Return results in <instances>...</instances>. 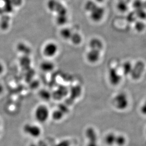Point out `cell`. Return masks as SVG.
Wrapping results in <instances>:
<instances>
[{
  "instance_id": "f546056e",
  "label": "cell",
  "mask_w": 146,
  "mask_h": 146,
  "mask_svg": "<svg viewBox=\"0 0 146 146\" xmlns=\"http://www.w3.org/2000/svg\"><path fill=\"white\" fill-rule=\"evenodd\" d=\"M38 146H47V144L43 141H40L38 143H37Z\"/></svg>"
},
{
  "instance_id": "277c9868",
  "label": "cell",
  "mask_w": 146,
  "mask_h": 146,
  "mask_svg": "<svg viewBox=\"0 0 146 146\" xmlns=\"http://www.w3.org/2000/svg\"><path fill=\"white\" fill-rule=\"evenodd\" d=\"M22 130L24 133L32 138H37L41 135V129L35 124L27 123L24 125Z\"/></svg>"
},
{
  "instance_id": "d6986e66",
  "label": "cell",
  "mask_w": 146,
  "mask_h": 146,
  "mask_svg": "<svg viewBox=\"0 0 146 146\" xmlns=\"http://www.w3.org/2000/svg\"><path fill=\"white\" fill-rule=\"evenodd\" d=\"M116 7L121 13H125L128 9V5L125 1H120L117 3Z\"/></svg>"
},
{
  "instance_id": "4dcf8cb0",
  "label": "cell",
  "mask_w": 146,
  "mask_h": 146,
  "mask_svg": "<svg viewBox=\"0 0 146 146\" xmlns=\"http://www.w3.org/2000/svg\"><path fill=\"white\" fill-rule=\"evenodd\" d=\"M105 0H95V1L97 3H101L104 2Z\"/></svg>"
},
{
  "instance_id": "3957f363",
  "label": "cell",
  "mask_w": 146,
  "mask_h": 146,
  "mask_svg": "<svg viewBox=\"0 0 146 146\" xmlns=\"http://www.w3.org/2000/svg\"><path fill=\"white\" fill-rule=\"evenodd\" d=\"M59 51V46L54 42H49L44 44L42 48L43 55L46 58H52L55 57Z\"/></svg>"
},
{
  "instance_id": "9c48e42d",
  "label": "cell",
  "mask_w": 146,
  "mask_h": 146,
  "mask_svg": "<svg viewBox=\"0 0 146 146\" xmlns=\"http://www.w3.org/2000/svg\"><path fill=\"white\" fill-rule=\"evenodd\" d=\"M39 67L42 72L50 73L52 72L55 68V65L52 61L49 59H46L41 62Z\"/></svg>"
},
{
  "instance_id": "7c38bea8",
  "label": "cell",
  "mask_w": 146,
  "mask_h": 146,
  "mask_svg": "<svg viewBox=\"0 0 146 146\" xmlns=\"http://www.w3.org/2000/svg\"><path fill=\"white\" fill-rule=\"evenodd\" d=\"M116 134L113 132H109L105 137V142L108 146H113L115 145Z\"/></svg>"
},
{
  "instance_id": "ac0fdd59",
  "label": "cell",
  "mask_w": 146,
  "mask_h": 146,
  "mask_svg": "<svg viewBox=\"0 0 146 146\" xmlns=\"http://www.w3.org/2000/svg\"><path fill=\"white\" fill-rule=\"evenodd\" d=\"M67 21L68 18L66 16V13H59L57 16L56 22L59 25H64L67 22Z\"/></svg>"
},
{
  "instance_id": "d6a6232c",
  "label": "cell",
  "mask_w": 146,
  "mask_h": 146,
  "mask_svg": "<svg viewBox=\"0 0 146 146\" xmlns=\"http://www.w3.org/2000/svg\"><path fill=\"white\" fill-rule=\"evenodd\" d=\"M29 146H38L37 143H32L29 145Z\"/></svg>"
},
{
  "instance_id": "7a4b0ae2",
  "label": "cell",
  "mask_w": 146,
  "mask_h": 146,
  "mask_svg": "<svg viewBox=\"0 0 146 146\" xmlns=\"http://www.w3.org/2000/svg\"><path fill=\"white\" fill-rule=\"evenodd\" d=\"M113 104L119 111H124L128 107L129 100L127 94L124 92H118L113 99Z\"/></svg>"
},
{
  "instance_id": "30bf717a",
  "label": "cell",
  "mask_w": 146,
  "mask_h": 146,
  "mask_svg": "<svg viewBox=\"0 0 146 146\" xmlns=\"http://www.w3.org/2000/svg\"><path fill=\"white\" fill-rule=\"evenodd\" d=\"M88 46L90 49L97 50L101 52L104 48L103 42L98 38H93L90 40Z\"/></svg>"
},
{
  "instance_id": "2e32d148",
  "label": "cell",
  "mask_w": 146,
  "mask_h": 146,
  "mask_svg": "<svg viewBox=\"0 0 146 146\" xmlns=\"http://www.w3.org/2000/svg\"><path fill=\"white\" fill-rule=\"evenodd\" d=\"M65 114L60 110V109H57L55 110L54 111L52 112L51 116L52 117V119L55 121H60L62 120Z\"/></svg>"
},
{
  "instance_id": "9a60e30c",
  "label": "cell",
  "mask_w": 146,
  "mask_h": 146,
  "mask_svg": "<svg viewBox=\"0 0 146 146\" xmlns=\"http://www.w3.org/2000/svg\"><path fill=\"white\" fill-rule=\"evenodd\" d=\"M70 40L73 45L76 46L79 45L82 42V37L80 34L77 32H73Z\"/></svg>"
},
{
  "instance_id": "e575fe53",
  "label": "cell",
  "mask_w": 146,
  "mask_h": 146,
  "mask_svg": "<svg viewBox=\"0 0 146 146\" xmlns=\"http://www.w3.org/2000/svg\"><path fill=\"white\" fill-rule=\"evenodd\" d=\"M0 133H1V131H0Z\"/></svg>"
},
{
  "instance_id": "f1b7e54d",
  "label": "cell",
  "mask_w": 146,
  "mask_h": 146,
  "mask_svg": "<svg viewBox=\"0 0 146 146\" xmlns=\"http://www.w3.org/2000/svg\"><path fill=\"white\" fill-rule=\"evenodd\" d=\"M4 88L3 84H0V96L3 94L4 92Z\"/></svg>"
},
{
  "instance_id": "4fadbf2b",
  "label": "cell",
  "mask_w": 146,
  "mask_h": 146,
  "mask_svg": "<svg viewBox=\"0 0 146 146\" xmlns=\"http://www.w3.org/2000/svg\"><path fill=\"white\" fill-rule=\"evenodd\" d=\"M132 67L133 65L129 61H126L124 62L121 66V70L123 74L125 76L130 75L132 71Z\"/></svg>"
},
{
  "instance_id": "52a82bcc",
  "label": "cell",
  "mask_w": 146,
  "mask_h": 146,
  "mask_svg": "<svg viewBox=\"0 0 146 146\" xmlns=\"http://www.w3.org/2000/svg\"><path fill=\"white\" fill-rule=\"evenodd\" d=\"M105 12V9L103 7L97 5L89 13L90 19L94 22H100L104 18Z\"/></svg>"
},
{
  "instance_id": "d4e9b609",
  "label": "cell",
  "mask_w": 146,
  "mask_h": 146,
  "mask_svg": "<svg viewBox=\"0 0 146 146\" xmlns=\"http://www.w3.org/2000/svg\"><path fill=\"white\" fill-rule=\"evenodd\" d=\"M140 112L142 115H146V100L141 105L140 108Z\"/></svg>"
},
{
  "instance_id": "cb8c5ba5",
  "label": "cell",
  "mask_w": 146,
  "mask_h": 146,
  "mask_svg": "<svg viewBox=\"0 0 146 146\" xmlns=\"http://www.w3.org/2000/svg\"><path fill=\"white\" fill-rule=\"evenodd\" d=\"M133 7L136 10L143 9V1L141 0H135L133 3Z\"/></svg>"
},
{
  "instance_id": "5b68a950",
  "label": "cell",
  "mask_w": 146,
  "mask_h": 146,
  "mask_svg": "<svg viewBox=\"0 0 146 146\" xmlns=\"http://www.w3.org/2000/svg\"><path fill=\"white\" fill-rule=\"evenodd\" d=\"M108 79L109 83L112 86H118L121 81L122 77L116 68H110L108 72Z\"/></svg>"
},
{
  "instance_id": "ffe728a7",
  "label": "cell",
  "mask_w": 146,
  "mask_h": 146,
  "mask_svg": "<svg viewBox=\"0 0 146 146\" xmlns=\"http://www.w3.org/2000/svg\"><path fill=\"white\" fill-rule=\"evenodd\" d=\"M98 4H97V3L96 1H91V0L88 1H86V3L84 5V9H85L86 11L89 13Z\"/></svg>"
},
{
  "instance_id": "e0dca14e",
  "label": "cell",
  "mask_w": 146,
  "mask_h": 146,
  "mask_svg": "<svg viewBox=\"0 0 146 146\" xmlns=\"http://www.w3.org/2000/svg\"><path fill=\"white\" fill-rule=\"evenodd\" d=\"M127 142L126 138L123 134H118L116 136L115 145L117 146H124Z\"/></svg>"
},
{
  "instance_id": "83f0119b",
  "label": "cell",
  "mask_w": 146,
  "mask_h": 146,
  "mask_svg": "<svg viewBox=\"0 0 146 146\" xmlns=\"http://www.w3.org/2000/svg\"><path fill=\"white\" fill-rule=\"evenodd\" d=\"M5 71V66L3 62L0 61V76L3 74Z\"/></svg>"
},
{
  "instance_id": "44dd1931",
  "label": "cell",
  "mask_w": 146,
  "mask_h": 146,
  "mask_svg": "<svg viewBox=\"0 0 146 146\" xmlns=\"http://www.w3.org/2000/svg\"><path fill=\"white\" fill-rule=\"evenodd\" d=\"M39 96L44 101H48L51 98V94L49 91L43 90L39 92Z\"/></svg>"
},
{
  "instance_id": "8992f818",
  "label": "cell",
  "mask_w": 146,
  "mask_h": 146,
  "mask_svg": "<svg viewBox=\"0 0 146 146\" xmlns=\"http://www.w3.org/2000/svg\"><path fill=\"white\" fill-rule=\"evenodd\" d=\"M145 68V65L143 62L139 61L133 65L132 71L130 76L133 80L139 79L142 76Z\"/></svg>"
},
{
  "instance_id": "4316f807",
  "label": "cell",
  "mask_w": 146,
  "mask_h": 146,
  "mask_svg": "<svg viewBox=\"0 0 146 146\" xmlns=\"http://www.w3.org/2000/svg\"><path fill=\"white\" fill-rule=\"evenodd\" d=\"M86 146H99L98 141H88Z\"/></svg>"
},
{
  "instance_id": "5bb4252c",
  "label": "cell",
  "mask_w": 146,
  "mask_h": 146,
  "mask_svg": "<svg viewBox=\"0 0 146 146\" xmlns=\"http://www.w3.org/2000/svg\"><path fill=\"white\" fill-rule=\"evenodd\" d=\"M73 32L69 28H64L60 32V35L63 40H70Z\"/></svg>"
},
{
  "instance_id": "836d02e7",
  "label": "cell",
  "mask_w": 146,
  "mask_h": 146,
  "mask_svg": "<svg viewBox=\"0 0 146 146\" xmlns=\"http://www.w3.org/2000/svg\"><path fill=\"white\" fill-rule=\"evenodd\" d=\"M0 126H1V121H0Z\"/></svg>"
},
{
  "instance_id": "484cf974",
  "label": "cell",
  "mask_w": 146,
  "mask_h": 146,
  "mask_svg": "<svg viewBox=\"0 0 146 146\" xmlns=\"http://www.w3.org/2000/svg\"><path fill=\"white\" fill-rule=\"evenodd\" d=\"M133 18H137L136 15L135 14V13L134 14L132 13L129 14L128 16L127 17V20L130 21V22H133L134 21H135V19H133Z\"/></svg>"
},
{
  "instance_id": "1f68e13d",
  "label": "cell",
  "mask_w": 146,
  "mask_h": 146,
  "mask_svg": "<svg viewBox=\"0 0 146 146\" xmlns=\"http://www.w3.org/2000/svg\"><path fill=\"white\" fill-rule=\"evenodd\" d=\"M143 9H146V1L143 2Z\"/></svg>"
},
{
  "instance_id": "d590c367",
  "label": "cell",
  "mask_w": 146,
  "mask_h": 146,
  "mask_svg": "<svg viewBox=\"0 0 146 146\" xmlns=\"http://www.w3.org/2000/svg\"></svg>"
},
{
  "instance_id": "603a6c76",
  "label": "cell",
  "mask_w": 146,
  "mask_h": 146,
  "mask_svg": "<svg viewBox=\"0 0 146 146\" xmlns=\"http://www.w3.org/2000/svg\"><path fill=\"white\" fill-rule=\"evenodd\" d=\"M135 14L137 18H139V19L144 20L146 19V11L144 9H141L136 10Z\"/></svg>"
},
{
  "instance_id": "6da1fadb",
  "label": "cell",
  "mask_w": 146,
  "mask_h": 146,
  "mask_svg": "<svg viewBox=\"0 0 146 146\" xmlns=\"http://www.w3.org/2000/svg\"><path fill=\"white\" fill-rule=\"evenodd\" d=\"M34 115L37 122L44 123L48 120L50 116L49 109L46 105H39L35 110Z\"/></svg>"
},
{
  "instance_id": "7402d4cb",
  "label": "cell",
  "mask_w": 146,
  "mask_h": 146,
  "mask_svg": "<svg viewBox=\"0 0 146 146\" xmlns=\"http://www.w3.org/2000/svg\"><path fill=\"white\" fill-rule=\"evenodd\" d=\"M134 28L136 31L138 32H143L145 29V24L142 21H138L135 22Z\"/></svg>"
},
{
  "instance_id": "8fae6325",
  "label": "cell",
  "mask_w": 146,
  "mask_h": 146,
  "mask_svg": "<svg viewBox=\"0 0 146 146\" xmlns=\"http://www.w3.org/2000/svg\"><path fill=\"white\" fill-rule=\"evenodd\" d=\"M86 137L88 141H98V134L95 129L92 127H88L85 132Z\"/></svg>"
},
{
  "instance_id": "ba28073f",
  "label": "cell",
  "mask_w": 146,
  "mask_h": 146,
  "mask_svg": "<svg viewBox=\"0 0 146 146\" xmlns=\"http://www.w3.org/2000/svg\"><path fill=\"white\" fill-rule=\"evenodd\" d=\"M101 58V51L90 49L86 54V59L90 63L96 64Z\"/></svg>"
}]
</instances>
